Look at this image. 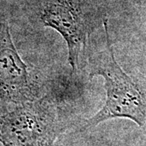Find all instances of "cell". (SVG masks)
I'll list each match as a JSON object with an SVG mask.
<instances>
[{"instance_id": "cell-1", "label": "cell", "mask_w": 146, "mask_h": 146, "mask_svg": "<svg viewBox=\"0 0 146 146\" xmlns=\"http://www.w3.org/2000/svg\"><path fill=\"white\" fill-rule=\"evenodd\" d=\"M106 46L89 57V76H101L105 80L106 101L96 115L85 121L84 129L94 127L102 122L115 118L132 120L140 127L146 126V97L130 76L126 74L115 58L104 21Z\"/></svg>"}, {"instance_id": "cell-2", "label": "cell", "mask_w": 146, "mask_h": 146, "mask_svg": "<svg viewBox=\"0 0 146 146\" xmlns=\"http://www.w3.org/2000/svg\"><path fill=\"white\" fill-rule=\"evenodd\" d=\"M57 136L53 115L23 107L0 117V142L4 146H53Z\"/></svg>"}, {"instance_id": "cell-3", "label": "cell", "mask_w": 146, "mask_h": 146, "mask_svg": "<svg viewBox=\"0 0 146 146\" xmlns=\"http://www.w3.org/2000/svg\"><path fill=\"white\" fill-rule=\"evenodd\" d=\"M42 20L46 26L55 29L63 36L68 44L69 63L75 70L88 36L79 11L67 0H56L47 6Z\"/></svg>"}, {"instance_id": "cell-4", "label": "cell", "mask_w": 146, "mask_h": 146, "mask_svg": "<svg viewBox=\"0 0 146 146\" xmlns=\"http://www.w3.org/2000/svg\"><path fill=\"white\" fill-rule=\"evenodd\" d=\"M0 79L11 86H25L28 82L26 65L16 51L7 26L0 44Z\"/></svg>"}]
</instances>
